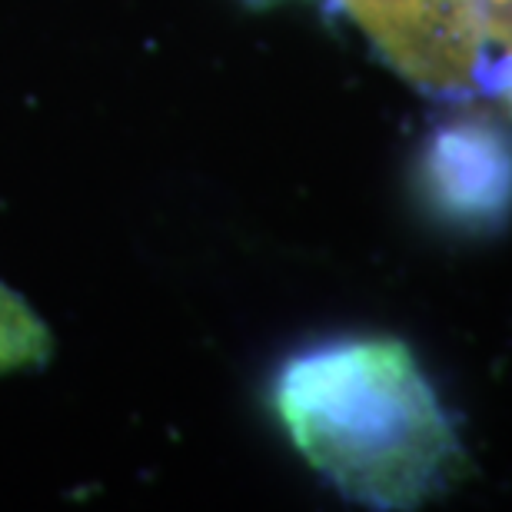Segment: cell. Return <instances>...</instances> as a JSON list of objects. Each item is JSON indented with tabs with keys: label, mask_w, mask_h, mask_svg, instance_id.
<instances>
[{
	"label": "cell",
	"mask_w": 512,
	"mask_h": 512,
	"mask_svg": "<svg viewBox=\"0 0 512 512\" xmlns=\"http://www.w3.org/2000/svg\"><path fill=\"white\" fill-rule=\"evenodd\" d=\"M293 449L370 509H416L466 469L453 416L393 336H340L293 353L270 383Z\"/></svg>",
	"instance_id": "6da1fadb"
},
{
	"label": "cell",
	"mask_w": 512,
	"mask_h": 512,
	"mask_svg": "<svg viewBox=\"0 0 512 512\" xmlns=\"http://www.w3.org/2000/svg\"><path fill=\"white\" fill-rule=\"evenodd\" d=\"M409 84L512 117V0H336Z\"/></svg>",
	"instance_id": "7a4b0ae2"
},
{
	"label": "cell",
	"mask_w": 512,
	"mask_h": 512,
	"mask_svg": "<svg viewBox=\"0 0 512 512\" xmlns=\"http://www.w3.org/2000/svg\"><path fill=\"white\" fill-rule=\"evenodd\" d=\"M419 190L439 220L463 233L499 230L512 213V133L489 114L439 124L419 153Z\"/></svg>",
	"instance_id": "3957f363"
},
{
	"label": "cell",
	"mask_w": 512,
	"mask_h": 512,
	"mask_svg": "<svg viewBox=\"0 0 512 512\" xmlns=\"http://www.w3.org/2000/svg\"><path fill=\"white\" fill-rule=\"evenodd\" d=\"M50 356V330L30 310L24 296L0 283V376L44 366Z\"/></svg>",
	"instance_id": "277c9868"
}]
</instances>
